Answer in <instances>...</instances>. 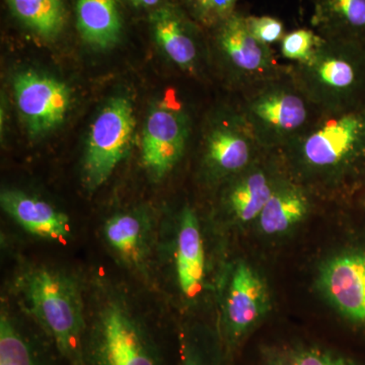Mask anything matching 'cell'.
<instances>
[{
	"mask_svg": "<svg viewBox=\"0 0 365 365\" xmlns=\"http://www.w3.org/2000/svg\"><path fill=\"white\" fill-rule=\"evenodd\" d=\"M28 313L67 365H83L85 304L76 278L58 269L38 266L18 280Z\"/></svg>",
	"mask_w": 365,
	"mask_h": 365,
	"instance_id": "obj_1",
	"label": "cell"
},
{
	"mask_svg": "<svg viewBox=\"0 0 365 365\" xmlns=\"http://www.w3.org/2000/svg\"><path fill=\"white\" fill-rule=\"evenodd\" d=\"M83 365H167L150 328L126 299L103 289L86 317Z\"/></svg>",
	"mask_w": 365,
	"mask_h": 365,
	"instance_id": "obj_2",
	"label": "cell"
},
{
	"mask_svg": "<svg viewBox=\"0 0 365 365\" xmlns=\"http://www.w3.org/2000/svg\"><path fill=\"white\" fill-rule=\"evenodd\" d=\"M289 68L295 83L319 113L365 109L364 43L319 36L309 58L289 64Z\"/></svg>",
	"mask_w": 365,
	"mask_h": 365,
	"instance_id": "obj_3",
	"label": "cell"
},
{
	"mask_svg": "<svg viewBox=\"0 0 365 365\" xmlns=\"http://www.w3.org/2000/svg\"><path fill=\"white\" fill-rule=\"evenodd\" d=\"M242 97L240 111L265 150H282L319 114L295 83L289 66L284 73L246 91Z\"/></svg>",
	"mask_w": 365,
	"mask_h": 365,
	"instance_id": "obj_4",
	"label": "cell"
},
{
	"mask_svg": "<svg viewBox=\"0 0 365 365\" xmlns=\"http://www.w3.org/2000/svg\"><path fill=\"white\" fill-rule=\"evenodd\" d=\"M283 150L309 174L336 175L365 162V109L319 113Z\"/></svg>",
	"mask_w": 365,
	"mask_h": 365,
	"instance_id": "obj_5",
	"label": "cell"
},
{
	"mask_svg": "<svg viewBox=\"0 0 365 365\" xmlns=\"http://www.w3.org/2000/svg\"><path fill=\"white\" fill-rule=\"evenodd\" d=\"M246 14L237 11L206 32L230 81L242 93L281 76V66L271 46L259 42L247 26Z\"/></svg>",
	"mask_w": 365,
	"mask_h": 365,
	"instance_id": "obj_6",
	"label": "cell"
},
{
	"mask_svg": "<svg viewBox=\"0 0 365 365\" xmlns=\"http://www.w3.org/2000/svg\"><path fill=\"white\" fill-rule=\"evenodd\" d=\"M135 116L130 100L112 98L103 108L91 126L83 162L86 188L95 190L116 169L130 148Z\"/></svg>",
	"mask_w": 365,
	"mask_h": 365,
	"instance_id": "obj_7",
	"label": "cell"
},
{
	"mask_svg": "<svg viewBox=\"0 0 365 365\" xmlns=\"http://www.w3.org/2000/svg\"><path fill=\"white\" fill-rule=\"evenodd\" d=\"M14 91L21 119L34 135L51 131L66 119L71 93L63 81L40 72L26 71L16 74Z\"/></svg>",
	"mask_w": 365,
	"mask_h": 365,
	"instance_id": "obj_8",
	"label": "cell"
},
{
	"mask_svg": "<svg viewBox=\"0 0 365 365\" xmlns=\"http://www.w3.org/2000/svg\"><path fill=\"white\" fill-rule=\"evenodd\" d=\"M145 21L150 37L163 54L182 71L195 72L206 30L191 18L182 4L165 0L145 16Z\"/></svg>",
	"mask_w": 365,
	"mask_h": 365,
	"instance_id": "obj_9",
	"label": "cell"
},
{
	"mask_svg": "<svg viewBox=\"0 0 365 365\" xmlns=\"http://www.w3.org/2000/svg\"><path fill=\"white\" fill-rule=\"evenodd\" d=\"M215 121L205 135L204 158L216 176L234 177L248 169L263 148L240 109Z\"/></svg>",
	"mask_w": 365,
	"mask_h": 365,
	"instance_id": "obj_10",
	"label": "cell"
},
{
	"mask_svg": "<svg viewBox=\"0 0 365 365\" xmlns=\"http://www.w3.org/2000/svg\"><path fill=\"white\" fill-rule=\"evenodd\" d=\"M270 309V295L263 277L251 265L239 262L232 271L225 304L223 336L230 350Z\"/></svg>",
	"mask_w": 365,
	"mask_h": 365,
	"instance_id": "obj_11",
	"label": "cell"
},
{
	"mask_svg": "<svg viewBox=\"0 0 365 365\" xmlns=\"http://www.w3.org/2000/svg\"><path fill=\"white\" fill-rule=\"evenodd\" d=\"M319 287L338 313L365 327V250H348L325 262Z\"/></svg>",
	"mask_w": 365,
	"mask_h": 365,
	"instance_id": "obj_12",
	"label": "cell"
},
{
	"mask_svg": "<svg viewBox=\"0 0 365 365\" xmlns=\"http://www.w3.org/2000/svg\"><path fill=\"white\" fill-rule=\"evenodd\" d=\"M189 129L188 117L179 108L162 104L148 114L141 153L144 167L153 177L162 179L181 160Z\"/></svg>",
	"mask_w": 365,
	"mask_h": 365,
	"instance_id": "obj_13",
	"label": "cell"
},
{
	"mask_svg": "<svg viewBox=\"0 0 365 365\" xmlns=\"http://www.w3.org/2000/svg\"><path fill=\"white\" fill-rule=\"evenodd\" d=\"M72 20L83 43L106 50L121 41L126 28L123 0H71Z\"/></svg>",
	"mask_w": 365,
	"mask_h": 365,
	"instance_id": "obj_14",
	"label": "cell"
},
{
	"mask_svg": "<svg viewBox=\"0 0 365 365\" xmlns=\"http://www.w3.org/2000/svg\"><path fill=\"white\" fill-rule=\"evenodd\" d=\"M4 211L30 234L50 240H66L71 222L64 213L49 203L16 189H4L0 195Z\"/></svg>",
	"mask_w": 365,
	"mask_h": 365,
	"instance_id": "obj_15",
	"label": "cell"
},
{
	"mask_svg": "<svg viewBox=\"0 0 365 365\" xmlns=\"http://www.w3.org/2000/svg\"><path fill=\"white\" fill-rule=\"evenodd\" d=\"M176 272L182 294L195 299L202 290L205 277V252L200 225L195 211H182L178 228Z\"/></svg>",
	"mask_w": 365,
	"mask_h": 365,
	"instance_id": "obj_16",
	"label": "cell"
},
{
	"mask_svg": "<svg viewBox=\"0 0 365 365\" xmlns=\"http://www.w3.org/2000/svg\"><path fill=\"white\" fill-rule=\"evenodd\" d=\"M4 4L21 28L44 42L60 39L71 23L68 0H4Z\"/></svg>",
	"mask_w": 365,
	"mask_h": 365,
	"instance_id": "obj_17",
	"label": "cell"
},
{
	"mask_svg": "<svg viewBox=\"0 0 365 365\" xmlns=\"http://www.w3.org/2000/svg\"><path fill=\"white\" fill-rule=\"evenodd\" d=\"M230 184L225 195L228 211L241 222L256 220L281 181L256 160Z\"/></svg>",
	"mask_w": 365,
	"mask_h": 365,
	"instance_id": "obj_18",
	"label": "cell"
},
{
	"mask_svg": "<svg viewBox=\"0 0 365 365\" xmlns=\"http://www.w3.org/2000/svg\"><path fill=\"white\" fill-rule=\"evenodd\" d=\"M314 31L328 39L365 44V0H313Z\"/></svg>",
	"mask_w": 365,
	"mask_h": 365,
	"instance_id": "obj_19",
	"label": "cell"
},
{
	"mask_svg": "<svg viewBox=\"0 0 365 365\" xmlns=\"http://www.w3.org/2000/svg\"><path fill=\"white\" fill-rule=\"evenodd\" d=\"M309 210L306 191L292 182L281 181L257 220L264 234L281 235L302 222Z\"/></svg>",
	"mask_w": 365,
	"mask_h": 365,
	"instance_id": "obj_20",
	"label": "cell"
},
{
	"mask_svg": "<svg viewBox=\"0 0 365 365\" xmlns=\"http://www.w3.org/2000/svg\"><path fill=\"white\" fill-rule=\"evenodd\" d=\"M145 235L143 220L131 213L114 215L104 225L106 242L127 263L137 264L141 261Z\"/></svg>",
	"mask_w": 365,
	"mask_h": 365,
	"instance_id": "obj_21",
	"label": "cell"
},
{
	"mask_svg": "<svg viewBox=\"0 0 365 365\" xmlns=\"http://www.w3.org/2000/svg\"><path fill=\"white\" fill-rule=\"evenodd\" d=\"M261 362L262 365H357L330 350L302 343L264 346Z\"/></svg>",
	"mask_w": 365,
	"mask_h": 365,
	"instance_id": "obj_22",
	"label": "cell"
},
{
	"mask_svg": "<svg viewBox=\"0 0 365 365\" xmlns=\"http://www.w3.org/2000/svg\"><path fill=\"white\" fill-rule=\"evenodd\" d=\"M0 365H49L39 346L6 313L0 318Z\"/></svg>",
	"mask_w": 365,
	"mask_h": 365,
	"instance_id": "obj_23",
	"label": "cell"
},
{
	"mask_svg": "<svg viewBox=\"0 0 365 365\" xmlns=\"http://www.w3.org/2000/svg\"><path fill=\"white\" fill-rule=\"evenodd\" d=\"M239 0H182L181 4L191 18L204 30L227 20L237 11Z\"/></svg>",
	"mask_w": 365,
	"mask_h": 365,
	"instance_id": "obj_24",
	"label": "cell"
},
{
	"mask_svg": "<svg viewBox=\"0 0 365 365\" xmlns=\"http://www.w3.org/2000/svg\"><path fill=\"white\" fill-rule=\"evenodd\" d=\"M319 40V34L312 29H295L285 34L281 40V55L292 63H302L309 58Z\"/></svg>",
	"mask_w": 365,
	"mask_h": 365,
	"instance_id": "obj_25",
	"label": "cell"
},
{
	"mask_svg": "<svg viewBox=\"0 0 365 365\" xmlns=\"http://www.w3.org/2000/svg\"><path fill=\"white\" fill-rule=\"evenodd\" d=\"M180 365H217V362L202 340L184 331L180 334Z\"/></svg>",
	"mask_w": 365,
	"mask_h": 365,
	"instance_id": "obj_26",
	"label": "cell"
},
{
	"mask_svg": "<svg viewBox=\"0 0 365 365\" xmlns=\"http://www.w3.org/2000/svg\"><path fill=\"white\" fill-rule=\"evenodd\" d=\"M246 20L252 35L259 42L271 47L276 43H280L287 34L283 21L274 16H247Z\"/></svg>",
	"mask_w": 365,
	"mask_h": 365,
	"instance_id": "obj_27",
	"label": "cell"
},
{
	"mask_svg": "<svg viewBox=\"0 0 365 365\" xmlns=\"http://www.w3.org/2000/svg\"><path fill=\"white\" fill-rule=\"evenodd\" d=\"M163 1L165 0H123L125 6L130 7L136 11L145 13V16L160 6Z\"/></svg>",
	"mask_w": 365,
	"mask_h": 365,
	"instance_id": "obj_28",
	"label": "cell"
},
{
	"mask_svg": "<svg viewBox=\"0 0 365 365\" xmlns=\"http://www.w3.org/2000/svg\"><path fill=\"white\" fill-rule=\"evenodd\" d=\"M364 209H365V197H364Z\"/></svg>",
	"mask_w": 365,
	"mask_h": 365,
	"instance_id": "obj_29",
	"label": "cell"
}]
</instances>
